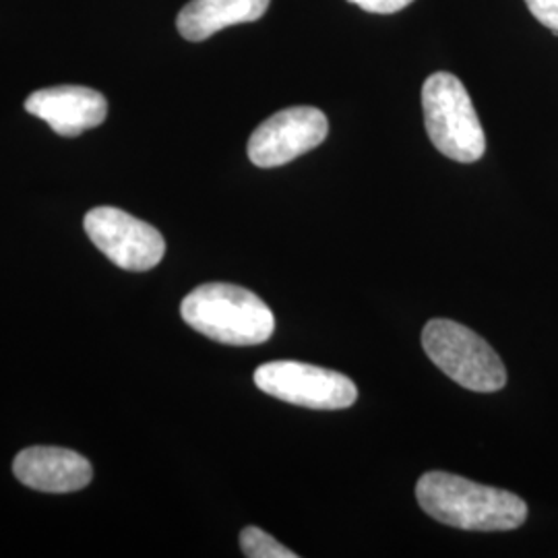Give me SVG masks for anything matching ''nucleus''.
Segmentation results:
<instances>
[{"instance_id":"10","label":"nucleus","mask_w":558,"mask_h":558,"mask_svg":"<svg viewBox=\"0 0 558 558\" xmlns=\"http://www.w3.org/2000/svg\"><path fill=\"white\" fill-rule=\"evenodd\" d=\"M271 0H191L179 13L177 27L189 41H203L221 29L257 21Z\"/></svg>"},{"instance_id":"5","label":"nucleus","mask_w":558,"mask_h":558,"mask_svg":"<svg viewBox=\"0 0 558 558\" xmlns=\"http://www.w3.org/2000/svg\"><path fill=\"white\" fill-rule=\"evenodd\" d=\"M255 385L271 398L311 410H343L359 399L356 385L345 375L296 360L260 364Z\"/></svg>"},{"instance_id":"4","label":"nucleus","mask_w":558,"mask_h":558,"mask_svg":"<svg viewBox=\"0 0 558 558\" xmlns=\"http://www.w3.org/2000/svg\"><path fill=\"white\" fill-rule=\"evenodd\" d=\"M422 348L449 379L470 391L493 393L507 383L505 364L490 343L456 320L426 323Z\"/></svg>"},{"instance_id":"12","label":"nucleus","mask_w":558,"mask_h":558,"mask_svg":"<svg viewBox=\"0 0 558 558\" xmlns=\"http://www.w3.org/2000/svg\"><path fill=\"white\" fill-rule=\"evenodd\" d=\"M525 4L542 25L557 32L558 36V0H525Z\"/></svg>"},{"instance_id":"7","label":"nucleus","mask_w":558,"mask_h":558,"mask_svg":"<svg viewBox=\"0 0 558 558\" xmlns=\"http://www.w3.org/2000/svg\"><path fill=\"white\" fill-rule=\"evenodd\" d=\"M327 133L329 122L319 108H286L255 129L248 140V158L257 168H278L319 147Z\"/></svg>"},{"instance_id":"11","label":"nucleus","mask_w":558,"mask_h":558,"mask_svg":"<svg viewBox=\"0 0 558 558\" xmlns=\"http://www.w3.org/2000/svg\"><path fill=\"white\" fill-rule=\"evenodd\" d=\"M242 555L248 558H299L296 553L288 550L283 544L259 527H244L240 534Z\"/></svg>"},{"instance_id":"13","label":"nucleus","mask_w":558,"mask_h":558,"mask_svg":"<svg viewBox=\"0 0 558 558\" xmlns=\"http://www.w3.org/2000/svg\"><path fill=\"white\" fill-rule=\"evenodd\" d=\"M350 2L359 4L360 9H364L366 13L391 15V13H399L401 9L412 4L414 0H350Z\"/></svg>"},{"instance_id":"8","label":"nucleus","mask_w":558,"mask_h":558,"mask_svg":"<svg viewBox=\"0 0 558 558\" xmlns=\"http://www.w3.org/2000/svg\"><path fill=\"white\" fill-rule=\"evenodd\" d=\"M25 110L48 122L62 137H77L100 126L108 114V101L100 92L81 85L46 87L25 100Z\"/></svg>"},{"instance_id":"1","label":"nucleus","mask_w":558,"mask_h":558,"mask_svg":"<svg viewBox=\"0 0 558 558\" xmlns=\"http://www.w3.org/2000/svg\"><path fill=\"white\" fill-rule=\"evenodd\" d=\"M416 499L424 513L465 532H509L527 519V505L518 495L447 472L424 474Z\"/></svg>"},{"instance_id":"6","label":"nucleus","mask_w":558,"mask_h":558,"mask_svg":"<svg viewBox=\"0 0 558 558\" xmlns=\"http://www.w3.org/2000/svg\"><path fill=\"white\" fill-rule=\"evenodd\" d=\"M83 226L89 240L120 269L147 271L163 259L166 242L160 230L122 209L96 207Z\"/></svg>"},{"instance_id":"2","label":"nucleus","mask_w":558,"mask_h":558,"mask_svg":"<svg viewBox=\"0 0 558 558\" xmlns=\"http://www.w3.org/2000/svg\"><path fill=\"white\" fill-rule=\"evenodd\" d=\"M180 315L201 336L226 345H259L271 338V308L246 288L203 283L180 304Z\"/></svg>"},{"instance_id":"9","label":"nucleus","mask_w":558,"mask_h":558,"mask_svg":"<svg viewBox=\"0 0 558 558\" xmlns=\"http://www.w3.org/2000/svg\"><path fill=\"white\" fill-rule=\"evenodd\" d=\"M13 472L25 486L54 495L81 490L94 476L87 459L60 447L23 449L13 461Z\"/></svg>"},{"instance_id":"3","label":"nucleus","mask_w":558,"mask_h":558,"mask_svg":"<svg viewBox=\"0 0 558 558\" xmlns=\"http://www.w3.org/2000/svg\"><path fill=\"white\" fill-rule=\"evenodd\" d=\"M422 110L428 140L442 156L459 163L478 161L486 137L463 83L451 73H435L422 85Z\"/></svg>"}]
</instances>
